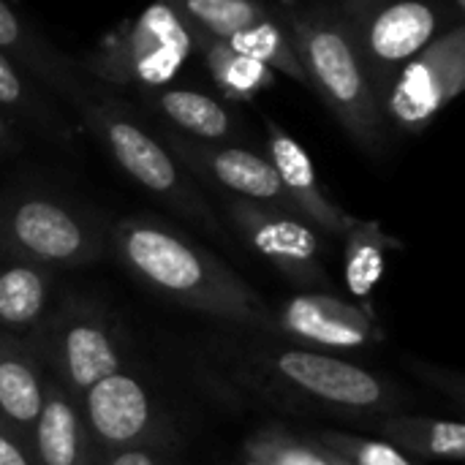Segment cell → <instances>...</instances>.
<instances>
[{
    "mask_svg": "<svg viewBox=\"0 0 465 465\" xmlns=\"http://www.w3.org/2000/svg\"><path fill=\"white\" fill-rule=\"evenodd\" d=\"M0 49H14L22 52L25 57H30V63L41 71L38 60H35V49L33 41H27V33L19 22V16L8 8L5 0H0Z\"/></svg>",
    "mask_w": 465,
    "mask_h": 465,
    "instance_id": "26",
    "label": "cell"
},
{
    "mask_svg": "<svg viewBox=\"0 0 465 465\" xmlns=\"http://www.w3.org/2000/svg\"><path fill=\"white\" fill-rule=\"evenodd\" d=\"M76 403L98 455L142 444H169L172 439V428L155 409L147 387L125 368L95 381Z\"/></svg>",
    "mask_w": 465,
    "mask_h": 465,
    "instance_id": "9",
    "label": "cell"
},
{
    "mask_svg": "<svg viewBox=\"0 0 465 465\" xmlns=\"http://www.w3.org/2000/svg\"><path fill=\"white\" fill-rule=\"evenodd\" d=\"M259 368L294 398L343 417H387L403 403L387 379L327 351L264 349Z\"/></svg>",
    "mask_w": 465,
    "mask_h": 465,
    "instance_id": "3",
    "label": "cell"
},
{
    "mask_svg": "<svg viewBox=\"0 0 465 465\" xmlns=\"http://www.w3.org/2000/svg\"><path fill=\"white\" fill-rule=\"evenodd\" d=\"M54 270L0 256V332L35 338L52 311Z\"/></svg>",
    "mask_w": 465,
    "mask_h": 465,
    "instance_id": "16",
    "label": "cell"
},
{
    "mask_svg": "<svg viewBox=\"0 0 465 465\" xmlns=\"http://www.w3.org/2000/svg\"><path fill=\"white\" fill-rule=\"evenodd\" d=\"M46 379L35 341L0 332V422L25 450L44 403Z\"/></svg>",
    "mask_w": 465,
    "mask_h": 465,
    "instance_id": "14",
    "label": "cell"
},
{
    "mask_svg": "<svg viewBox=\"0 0 465 465\" xmlns=\"http://www.w3.org/2000/svg\"><path fill=\"white\" fill-rule=\"evenodd\" d=\"M27 455L35 465H95V447L79 403L52 376L46 379L44 403L30 430Z\"/></svg>",
    "mask_w": 465,
    "mask_h": 465,
    "instance_id": "15",
    "label": "cell"
},
{
    "mask_svg": "<svg viewBox=\"0 0 465 465\" xmlns=\"http://www.w3.org/2000/svg\"><path fill=\"white\" fill-rule=\"evenodd\" d=\"M455 3H458V5H460V8H463V5H465V0H455Z\"/></svg>",
    "mask_w": 465,
    "mask_h": 465,
    "instance_id": "32",
    "label": "cell"
},
{
    "mask_svg": "<svg viewBox=\"0 0 465 465\" xmlns=\"http://www.w3.org/2000/svg\"><path fill=\"white\" fill-rule=\"evenodd\" d=\"M163 447L166 444H142V447L114 450L101 455L98 465H169Z\"/></svg>",
    "mask_w": 465,
    "mask_h": 465,
    "instance_id": "27",
    "label": "cell"
},
{
    "mask_svg": "<svg viewBox=\"0 0 465 465\" xmlns=\"http://www.w3.org/2000/svg\"><path fill=\"white\" fill-rule=\"evenodd\" d=\"M106 248L150 292L204 316L270 332L272 311L229 264L155 218H123L106 232Z\"/></svg>",
    "mask_w": 465,
    "mask_h": 465,
    "instance_id": "1",
    "label": "cell"
},
{
    "mask_svg": "<svg viewBox=\"0 0 465 465\" xmlns=\"http://www.w3.org/2000/svg\"><path fill=\"white\" fill-rule=\"evenodd\" d=\"M5 436H8V430H5V428H3V422H0V439H5Z\"/></svg>",
    "mask_w": 465,
    "mask_h": 465,
    "instance_id": "30",
    "label": "cell"
},
{
    "mask_svg": "<svg viewBox=\"0 0 465 465\" xmlns=\"http://www.w3.org/2000/svg\"><path fill=\"white\" fill-rule=\"evenodd\" d=\"M155 106L180 131L196 136L199 142H215V139L234 136V120L226 112V106L204 93L185 90V87H169L155 95Z\"/></svg>",
    "mask_w": 465,
    "mask_h": 465,
    "instance_id": "20",
    "label": "cell"
},
{
    "mask_svg": "<svg viewBox=\"0 0 465 465\" xmlns=\"http://www.w3.org/2000/svg\"><path fill=\"white\" fill-rule=\"evenodd\" d=\"M335 465H349V463H343V460H341V458H335Z\"/></svg>",
    "mask_w": 465,
    "mask_h": 465,
    "instance_id": "31",
    "label": "cell"
},
{
    "mask_svg": "<svg viewBox=\"0 0 465 465\" xmlns=\"http://www.w3.org/2000/svg\"><path fill=\"white\" fill-rule=\"evenodd\" d=\"M267 158L275 166L294 210L316 232H324L330 237H343L354 226L357 218L341 210L335 202H330L327 193L322 191L316 166L311 155L302 150V144L275 123H267Z\"/></svg>",
    "mask_w": 465,
    "mask_h": 465,
    "instance_id": "13",
    "label": "cell"
},
{
    "mask_svg": "<svg viewBox=\"0 0 465 465\" xmlns=\"http://www.w3.org/2000/svg\"><path fill=\"white\" fill-rule=\"evenodd\" d=\"M226 44L234 52L251 57L256 63L272 68V71H281V74L292 76L300 84H308V74H305V68L300 63V54H297L294 44L286 38V33L270 16H264L256 25L234 33L232 38H226Z\"/></svg>",
    "mask_w": 465,
    "mask_h": 465,
    "instance_id": "22",
    "label": "cell"
},
{
    "mask_svg": "<svg viewBox=\"0 0 465 465\" xmlns=\"http://www.w3.org/2000/svg\"><path fill=\"white\" fill-rule=\"evenodd\" d=\"M226 213L248 251L275 267L289 283L305 292L332 289L324 264V240L308 221L240 196L226 202Z\"/></svg>",
    "mask_w": 465,
    "mask_h": 465,
    "instance_id": "8",
    "label": "cell"
},
{
    "mask_svg": "<svg viewBox=\"0 0 465 465\" xmlns=\"http://www.w3.org/2000/svg\"><path fill=\"white\" fill-rule=\"evenodd\" d=\"M275 335L313 351H357L387 341L373 305L349 302L332 292H302L272 311Z\"/></svg>",
    "mask_w": 465,
    "mask_h": 465,
    "instance_id": "10",
    "label": "cell"
},
{
    "mask_svg": "<svg viewBox=\"0 0 465 465\" xmlns=\"http://www.w3.org/2000/svg\"><path fill=\"white\" fill-rule=\"evenodd\" d=\"M172 150L188 169L237 193L240 199L300 215L275 166L270 163V158L256 155L242 147H218V144H204V142H191V139H177V136H172Z\"/></svg>",
    "mask_w": 465,
    "mask_h": 465,
    "instance_id": "12",
    "label": "cell"
},
{
    "mask_svg": "<svg viewBox=\"0 0 465 465\" xmlns=\"http://www.w3.org/2000/svg\"><path fill=\"white\" fill-rule=\"evenodd\" d=\"M193 41L196 27L169 0H155L104 38L87 65L109 84L161 87L180 74Z\"/></svg>",
    "mask_w": 465,
    "mask_h": 465,
    "instance_id": "4",
    "label": "cell"
},
{
    "mask_svg": "<svg viewBox=\"0 0 465 465\" xmlns=\"http://www.w3.org/2000/svg\"><path fill=\"white\" fill-rule=\"evenodd\" d=\"M465 87V27L458 25L417 52L395 79L387 109L409 131H422Z\"/></svg>",
    "mask_w": 465,
    "mask_h": 465,
    "instance_id": "11",
    "label": "cell"
},
{
    "mask_svg": "<svg viewBox=\"0 0 465 465\" xmlns=\"http://www.w3.org/2000/svg\"><path fill=\"white\" fill-rule=\"evenodd\" d=\"M390 251H403V242L390 237L379 221L357 218L343 234V275L354 302L371 305V294L384 275Z\"/></svg>",
    "mask_w": 465,
    "mask_h": 465,
    "instance_id": "18",
    "label": "cell"
},
{
    "mask_svg": "<svg viewBox=\"0 0 465 465\" xmlns=\"http://www.w3.org/2000/svg\"><path fill=\"white\" fill-rule=\"evenodd\" d=\"M316 444L349 465H414L406 458V452L395 450L392 444L351 436V433L324 430V433H319Z\"/></svg>",
    "mask_w": 465,
    "mask_h": 465,
    "instance_id": "25",
    "label": "cell"
},
{
    "mask_svg": "<svg viewBox=\"0 0 465 465\" xmlns=\"http://www.w3.org/2000/svg\"><path fill=\"white\" fill-rule=\"evenodd\" d=\"M104 251L106 232L57 199L25 193L0 202V256L63 270L90 264Z\"/></svg>",
    "mask_w": 465,
    "mask_h": 465,
    "instance_id": "5",
    "label": "cell"
},
{
    "mask_svg": "<svg viewBox=\"0 0 465 465\" xmlns=\"http://www.w3.org/2000/svg\"><path fill=\"white\" fill-rule=\"evenodd\" d=\"M33 341L41 351L46 373L74 398L104 376L125 368L120 338L109 316L90 300H63L54 311H49Z\"/></svg>",
    "mask_w": 465,
    "mask_h": 465,
    "instance_id": "6",
    "label": "cell"
},
{
    "mask_svg": "<svg viewBox=\"0 0 465 465\" xmlns=\"http://www.w3.org/2000/svg\"><path fill=\"white\" fill-rule=\"evenodd\" d=\"M245 455L256 465H335V455L316 441L292 436L283 428H264L245 441Z\"/></svg>",
    "mask_w": 465,
    "mask_h": 465,
    "instance_id": "24",
    "label": "cell"
},
{
    "mask_svg": "<svg viewBox=\"0 0 465 465\" xmlns=\"http://www.w3.org/2000/svg\"><path fill=\"white\" fill-rule=\"evenodd\" d=\"M281 3H294V0H281Z\"/></svg>",
    "mask_w": 465,
    "mask_h": 465,
    "instance_id": "33",
    "label": "cell"
},
{
    "mask_svg": "<svg viewBox=\"0 0 465 465\" xmlns=\"http://www.w3.org/2000/svg\"><path fill=\"white\" fill-rule=\"evenodd\" d=\"M202 52L204 63L215 79V84L234 101H251L256 93L267 90L275 84V71L234 52L226 41L221 38H202Z\"/></svg>",
    "mask_w": 465,
    "mask_h": 465,
    "instance_id": "21",
    "label": "cell"
},
{
    "mask_svg": "<svg viewBox=\"0 0 465 465\" xmlns=\"http://www.w3.org/2000/svg\"><path fill=\"white\" fill-rule=\"evenodd\" d=\"M82 114L87 125L101 136V142L106 144L112 158L120 163V169L134 183H139L153 196L163 199L169 207H174L185 218L204 226L213 237L223 240V232L213 210L199 196V191L185 180V174L180 172V166L174 163L166 147H161L144 128H139L114 106L90 104V106H82Z\"/></svg>",
    "mask_w": 465,
    "mask_h": 465,
    "instance_id": "7",
    "label": "cell"
},
{
    "mask_svg": "<svg viewBox=\"0 0 465 465\" xmlns=\"http://www.w3.org/2000/svg\"><path fill=\"white\" fill-rule=\"evenodd\" d=\"M379 430L387 444L414 458L428 460H452L465 458V428L455 420L436 417H384Z\"/></svg>",
    "mask_w": 465,
    "mask_h": 465,
    "instance_id": "19",
    "label": "cell"
},
{
    "mask_svg": "<svg viewBox=\"0 0 465 465\" xmlns=\"http://www.w3.org/2000/svg\"><path fill=\"white\" fill-rule=\"evenodd\" d=\"M27 101L25 82L16 74L14 63L0 52V106H22Z\"/></svg>",
    "mask_w": 465,
    "mask_h": 465,
    "instance_id": "28",
    "label": "cell"
},
{
    "mask_svg": "<svg viewBox=\"0 0 465 465\" xmlns=\"http://www.w3.org/2000/svg\"><path fill=\"white\" fill-rule=\"evenodd\" d=\"M8 125H5V120H3V114H0V147H5V142H8Z\"/></svg>",
    "mask_w": 465,
    "mask_h": 465,
    "instance_id": "29",
    "label": "cell"
},
{
    "mask_svg": "<svg viewBox=\"0 0 465 465\" xmlns=\"http://www.w3.org/2000/svg\"><path fill=\"white\" fill-rule=\"evenodd\" d=\"M193 27L210 38H232L234 33L256 25L267 11L256 0H169Z\"/></svg>",
    "mask_w": 465,
    "mask_h": 465,
    "instance_id": "23",
    "label": "cell"
},
{
    "mask_svg": "<svg viewBox=\"0 0 465 465\" xmlns=\"http://www.w3.org/2000/svg\"><path fill=\"white\" fill-rule=\"evenodd\" d=\"M294 49L308 84L322 93L341 125L365 147L381 139V117L351 35L327 19H294Z\"/></svg>",
    "mask_w": 465,
    "mask_h": 465,
    "instance_id": "2",
    "label": "cell"
},
{
    "mask_svg": "<svg viewBox=\"0 0 465 465\" xmlns=\"http://www.w3.org/2000/svg\"><path fill=\"white\" fill-rule=\"evenodd\" d=\"M433 33L436 11L422 0H401L371 19L365 46L376 63L395 65L422 52L433 41Z\"/></svg>",
    "mask_w": 465,
    "mask_h": 465,
    "instance_id": "17",
    "label": "cell"
}]
</instances>
